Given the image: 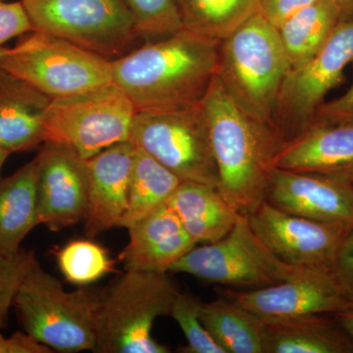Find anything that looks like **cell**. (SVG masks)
I'll use <instances>...</instances> for the list:
<instances>
[{
  "label": "cell",
  "mask_w": 353,
  "mask_h": 353,
  "mask_svg": "<svg viewBox=\"0 0 353 353\" xmlns=\"http://www.w3.org/2000/svg\"><path fill=\"white\" fill-rule=\"evenodd\" d=\"M201 104L219 176L218 192L236 212L252 214L265 201L284 139L275 128L246 113L218 75Z\"/></svg>",
  "instance_id": "6da1fadb"
},
{
  "label": "cell",
  "mask_w": 353,
  "mask_h": 353,
  "mask_svg": "<svg viewBox=\"0 0 353 353\" xmlns=\"http://www.w3.org/2000/svg\"><path fill=\"white\" fill-rule=\"evenodd\" d=\"M219 44L182 29L111 61L112 80L137 112L199 103L217 75Z\"/></svg>",
  "instance_id": "7a4b0ae2"
},
{
  "label": "cell",
  "mask_w": 353,
  "mask_h": 353,
  "mask_svg": "<svg viewBox=\"0 0 353 353\" xmlns=\"http://www.w3.org/2000/svg\"><path fill=\"white\" fill-rule=\"evenodd\" d=\"M290 69L277 28L259 12L220 41L217 75L223 85L246 113L275 129L279 97Z\"/></svg>",
  "instance_id": "3957f363"
},
{
  "label": "cell",
  "mask_w": 353,
  "mask_h": 353,
  "mask_svg": "<svg viewBox=\"0 0 353 353\" xmlns=\"http://www.w3.org/2000/svg\"><path fill=\"white\" fill-rule=\"evenodd\" d=\"M102 294L67 292L38 260L21 283L13 306L26 333L58 352H94Z\"/></svg>",
  "instance_id": "277c9868"
},
{
  "label": "cell",
  "mask_w": 353,
  "mask_h": 353,
  "mask_svg": "<svg viewBox=\"0 0 353 353\" xmlns=\"http://www.w3.org/2000/svg\"><path fill=\"white\" fill-rule=\"evenodd\" d=\"M179 294L166 273L128 270L102 294L94 352L168 353L153 339V323L170 316Z\"/></svg>",
  "instance_id": "5b68a950"
},
{
  "label": "cell",
  "mask_w": 353,
  "mask_h": 353,
  "mask_svg": "<svg viewBox=\"0 0 353 353\" xmlns=\"http://www.w3.org/2000/svg\"><path fill=\"white\" fill-rule=\"evenodd\" d=\"M34 32L66 39L105 59L124 57L141 39L126 0H20Z\"/></svg>",
  "instance_id": "8992f818"
},
{
  "label": "cell",
  "mask_w": 353,
  "mask_h": 353,
  "mask_svg": "<svg viewBox=\"0 0 353 353\" xmlns=\"http://www.w3.org/2000/svg\"><path fill=\"white\" fill-rule=\"evenodd\" d=\"M201 101L183 108L138 111L129 141L183 182L218 190L219 176Z\"/></svg>",
  "instance_id": "52a82bcc"
},
{
  "label": "cell",
  "mask_w": 353,
  "mask_h": 353,
  "mask_svg": "<svg viewBox=\"0 0 353 353\" xmlns=\"http://www.w3.org/2000/svg\"><path fill=\"white\" fill-rule=\"evenodd\" d=\"M137 110L115 83L51 99L44 119V143H63L85 159L130 139Z\"/></svg>",
  "instance_id": "ba28073f"
},
{
  "label": "cell",
  "mask_w": 353,
  "mask_h": 353,
  "mask_svg": "<svg viewBox=\"0 0 353 353\" xmlns=\"http://www.w3.org/2000/svg\"><path fill=\"white\" fill-rule=\"evenodd\" d=\"M0 67L51 99L113 82L110 60L41 32H32L11 48Z\"/></svg>",
  "instance_id": "9c48e42d"
},
{
  "label": "cell",
  "mask_w": 353,
  "mask_h": 353,
  "mask_svg": "<svg viewBox=\"0 0 353 353\" xmlns=\"http://www.w3.org/2000/svg\"><path fill=\"white\" fill-rule=\"evenodd\" d=\"M299 269L279 259L253 232L248 216L241 215L226 236L194 246L170 271L211 284L262 288L289 280Z\"/></svg>",
  "instance_id": "30bf717a"
},
{
  "label": "cell",
  "mask_w": 353,
  "mask_h": 353,
  "mask_svg": "<svg viewBox=\"0 0 353 353\" xmlns=\"http://www.w3.org/2000/svg\"><path fill=\"white\" fill-rule=\"evenodd\" d=\"M352 61L353 19L341 20L314 57L290 69L274 117L285 143L311 126L316 110L325 97L343 82L345 67Z\"/></svg>",
  "instance_id": "8fae6325"
},
{
  "label": "cell",
  "mask_w": 353,
  "mask_h": 353,
  "mask_svg": "<svg viewBox=\"0 0 353 353\" xmlns=\"http://www.w3.org/2000/svg\"><path fill=\"white\" fill-rule=\"evenodd\" d=\"M257 236L279 259L296 268L331 270L352 227L290 214L268 201L248 216Z\"/></svg>",
  "instance_id": "7c38bea8"
},
{
  "label": "cell",
  "mask_w": 353,
  "mask_h": 353,
  "mask_svg": "<svg viewBox=\"0 0 353 353\" xmlns=\"http://www.w3.org/2000/svg\"><path fill=\"white\" fill-rule=\"evenodd\" d=\"M218 292L263 321L334 314L348 303L333 272L323 268H301L289 280L259 289Z\"/></svg>",
  "instance_id": "4fadbf2b"
},
{
  "label": "cell",
  "mask_w": 353,
  "mask_h": 353,
  "mask_svg": "<svg viewBox=\"0 0 353 353\" xmlns=\"http://www.w3.org/2000/svg\"><path fill=\"white\" fill-rule=\"evenodd\" d=\"M39 225L60 231L85 220L88 208V160L63 143L46 141L36 157Z\"/></svg>",
  "instance_id": "5bb4252c"
},
{
  "label": "cell",
  "mask_w": 353,
  "mask_h": 353,
  "mask_svg": "<svg viewBox=\"0 0 353 353\" xmlns=\"http://www.w3.org/2000/svg\"><path fill=\"white\" fill-rule=\"evenodd\" d=\"M265 201L290 214L353 228V183L274 168Z\"/></svg>",
  "instance_id": "9a60e30c"
},
{
  "label": "cell",
  "mask_w": 353,
  "mask_h": 353,
  "mask_svg": "<svg viewBox=\"0 0 353 353\" xmlns=\"http://www.w3.org/2000/svg\"><path fill=\"white\" fill-rule=\"evenodd\" d=\"M134 145L123 141L88 159V208L85 233L95 238L121 227L129 201Z\"/></svg>",
  "instance_id": "2e32d148"
},
{
  "label": "cell",
  "mask_w": 353,
  "mask_h": 353,
  "mask_svg": "<svg viewBox=\"0 0 353 353\" xmlns=\"http://www.w3.org/2000/svg\"><path fill=\"white\" fill-rule=\"evenodd\" d=\"M275 168L353 182V125H312L284 143Z\"/></svg>",
  "instance_id": "e0dca14e"
},
{
  "label": "cell",
  "mask_w": 353,
  "mask_h": 353,
  "mask_svg": "<svg viewBox=\"0 0 353 353\" xmlns=\"http://www.w3.org/2000/svg\"><path fill=\"white\" fill-rule=\"evenodd\" d=\"M127 229L129 243L119 255L126 271L167 273L196 245L167 204Z\"/></svg>",
  "instance_id": "ac0fdd59"
},
{
  "label": "cell",
  "mask_w": 353,
  "mask_h": 353,
  "mask_svg": "<svg viewBox=\"0 0 353 353\" xmlns=\"http://www.w3.org/2000/svg\"><path fill=\"white\" fill-rule=\"evenodd\" d=\"M51 99L0 67V146L12 154L43 143Z\"/></svg>",
  "instance_id": "d6986e66"
},
{
  "label": "cell",
  "mask_w": 353,
  "mask_h": 353,
  "mask_svg": "<svg viewBox=\"0 0 353 353\" xmlns=\"http://www.w3.org/2000/svg\"><path fill=\"white\" fill-rule=\"evenodd\" d=\"M264 322V353H353V341L332 314Z\"/></svg>",
  "instance_id": "ffe728a7"
},
{
  "label": "cell",
  "mask_w": 353,
  "mask_h": 353,
  "mask_svg": "<svg viewBox=\"0 0 353 353\" xmlns=\"http://www.w3.org/2000/svg\"><path fill=\"white\" fill-rule=\"evenodd\" d=\"M196 245L226 236L241 217L215 188L183 182L167 202Z\"/></svg>",
  "instance_id": "44dd1931"
},
{
  "label": "cell",
  "mask_w": 353,
  "mask_h": 353,
  "mask_svg": "<svg viewBox=\"0 0 353 353\" xmlns=\"http://www.w3.org/2000/svg\"><path fill=\"white\" fill-rule=\"evenodd\" d=\"M36 157L6 179H0V257L21 250V243L39 226Z\"/></svg>",
  "instance_id": "7402d4cb"
},
{
  "label": "cell",
  "mask_w": 353,
  "mask_h": 353,
  "mask_svg": "<svg viewBox=\"0 0 353 353\" xmlns=\"http://www.w3.org/2000/svg\"><path fill=\"white\" fill-rule=\"evenodd\" d=\"M199 319L226 353H264V322L230 299L201 301Z\"/></svg>",
  "instance_id": "603a6c76"
},
{
  "label": "cell",
  "mask_w": 353,
  "mask_h": 353,
  "mask_svg": "<svg viewBox=\"0 0 353 353\" xmlns=\"http://www.w3.org/2000/svg\"><path fill=\"white\" fill-rule=\"evenodd\" d=\"M341 20L343 13L333 0H318L279 26V37L292 69L314 57Z\"/></svg>",
  "instance_id": "cb8c5ba5"
},
{
  "label": "cell",
  "mask_w": 353,
  "mask_h": 353,
  "mask_svg": "<svg viewBox=\"0 0 353 353\" xmlns=\"http://www.w3.org/2000/svg\"><path fill=\"white\" fill-rule=\"evenodd\" d=\"M182 183L157 159L134 146L129 201L121 227L129 228L166 205Z\"/></svg>",
  "instance_id": "d4e9b609"
},
{
  "label": "cell",
  "mask_w": 353,
  "mask_h": 353,
  "mask_svg": "<svg viewBox=\"0 0 353 353\" xmlns=\"http://www.w3.org/2000/svg\"><path fill=\"white\" fill-rule=\"evenodd\" d=\"M183 29L220 43L259 12V0H175Z\"/></svg>",
  "instance_id": "484cf974"
},
{
  "label": "cell",
  "mask_w": 353,
  "mask_h": 353,
  "mask_svg": "<svg viewBox=\"0 0 353 353\" xmlns=\"http://www.w3.org/2000/svg\"><path fill=\"white\" fill-rule=\"evenodd\" d=\"M58 266L71 284L85 285L101 280L113 271L108 250L94 241H72L57 252Z\"/></svg>",
  "instance_id": "4316f807"
},
{
  "label": "cell",
  "mask_w": 353,
  "mask_h": 353,
  "mask_svg": "<svg viewBox=\"0 0 353 353\" xmlns=\"http://www.w3.org/2000/svg\"><path fill=\"white\" fill-rule=\"evenodd\" d=\"M141 39L157 41L183 29L175 0H126Z\"/></svg>",
  "instance_id": "83f0119b"
},
{
  "label": "cell",
  "mask_w": 353,
  "mask_h": 353,
  "mask_svg": "<svg viewBox=\"0 0 353 353\" xmlns=\"http://www.w3.org/2000/svg\"><path fill=\"white\" fill-rule=\"evenodd\" d=\"M199 301L190 294H176L170 316L182 329L187 347L181 352L185 353H226L204 328L199 319Z\"/></svg>",
  "instance_id": "f1b7e54d"
},
{
  "label": "cell",
  "mask_w": 353,
  "mask_h": 353,
  "mask_svg": "<svg viewBox=\"0 0 353 353\" xmlns=\"http://www.w3.org/2000/svg\"><path fill=\"white\" fill-rule=\"evenodd\" d=\"M36 261L34 253L23 248L13 256L0 257V329L7 326L16 292Z\"/></svg>",
  "instance_id": "f546056e"
},
{
  "label": "cell",
  "mask_w": 353,
  "mask_h": 353,
  "mask_svg": "<svg viewBox=\"0 0 353 353\" xmlns=\"http://www.w3.org/2000/svg\"><path fill=\"white\" fill-rule=\"evenodd\" d=\"M34 32L22 2L0 0V48L16 37Z\"/></svg>",
  "instance_id": "4dcf8cb0"
},
{
  "label": "cell",
  "mask_w": 353,
  "mask_h": 353,
  "mask_svg": "<svg viewBox=\"0 0 353 353\" xmlns=\"http://www.w3.org/2000/svg\"><path fill=\"white\" fill-rule=\"evenodd\" d=\"M315 124L353 125V83L338 99L323 102L316 110L311 126Z\"/></svg>",
  "instance_id": "1f68e13d"
},
{
  "label": "cell",
  "mask_w": 353,
  "mask_h": 353,
  "mask_svg": "<svg viewBox=\"0 0 353 353\" xmlns=\"http://www.w3.org/2000/svg\"><path fill=\"white\" fill-rule=\"evenodd\" d=\"M331 271L347 299H353V228L343 241Z\"/></svg>",
  "instance_id": "d6a6232c"
},
{
  "label": "cell",
  "mask_w": 353,
  "mask_h": 353,
  "mask_svg": "<svg viewBox=\"0 0 353 353\" xmlns=\"http://www.w3.org/2000/svg\"><path fill=\"white\" fill-rule=\"evenodd\" d=\"M318 0H259V12L274 27Z\"/></svg>",
  "instance_id": "836d02e7"
},
{
  "label": "cell",
  "mask_w": 353,
  "mask_h": 353,
  "mask_svg": "<svg viewBox=\"0 0 353 353\" xmlns=\"http://www.w3.org/2000/svg\"><path fill=\"white\" fill-rule=\"evenodd\" d=\"M52 350L39 343L26 332H16L9 338L0 334V353H52Z\"/></svg>",
  "instance_id": "e575fe53"
},
{
  "label": "cell",
  "mask_w": 353,
  "mask_h": 353,
  "mask_svg": "<svg viewBox=\"0 0 353 353\" xmlns=\"http://www.w3.org/2000/svg\"><path fill=\"white\" fill-rule=\"evenodd\" d=\"M347 299V306L339 312L334 313L333 316L353 341V299Z\"/></svg>",
  "instance_id": "d590c367"
},
{
  "label": "cell",
  "mask_w": 353,
  "mask_h": 353,
  "mask_svg": "<svg viewBox=\"0 0 353 353\" xmlns=\"http://www.w3.org/2000/svg\"><path fill=\"white\" fill-rule=\"evenodd\" d=\"M343 13V20L353 19V0H333Z\"/></svg>",
  "instance_id": "8d00e7d4"
},
{
  "label": "cell",
  "mask_w": 353,
  "mask_h": 353,
  "mask_svg": "<svg viewBox=\"0 0 353 353\" xmlns=\"http://www.w3.org/2000/svg\"><path fill=\"white\" fill-rule=\"evenodd\" d=\"M10 154V152H7V150H4V148H2L1 146H0V175H1L2 167H3L7 158H8L9 155ZM0 179H1V176H0Z\"/></svg>",
  "instance_id": "74e56055"
},
{
  "label": "cell",
  "mask_w": 353,
  "mask_h": 353,
  "mask_svg": "<svg viewBox=\"0 0 353 353\" xmlns=\"http://www.w3.org/2000/svg\"><path fill=\"white\" fill-rule=\"evenodd\" d=\"M11 48H0V60L10 52Z\"/></svg>",
  "instance_id": "f35d334b"
},
{
  "label": "cell",
  "mask_w": 353,
  "mask_h": 353,
  "mask_svg": "<svg viewBox=\"0 0 353 353\" xmlns=\"http://www.w3.org/2000/svg\"><path fill=\"white\" fill-rule=\"evenodd\" d=\"M352 183H353V182H352Z\"/></svg>",
  "instance_id": "ab89813d"
}]
</instances>
